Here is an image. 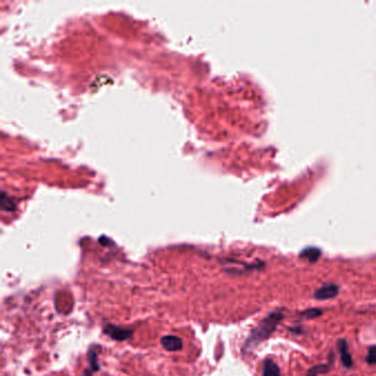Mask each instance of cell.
Returning <instances> with one entry per match:
<instances>
[{
    "instance_id": "1",
    "label": "cell",
    "mask_w": 376,
    "mask_h": 376,
    "mask_svg": "<svg viewBox=\"0 0 376 376\" xmlns=\"http://www.w3.org/2000/svg\"><path fill=\"white\" fill-rule=\"evenodd\" d=\"M282 319V313L281 312H272L268 314L264 320L259 322V325L257 326L254 330L251 332V334L246 340L245 343V350H252L255 348L259 343L264 342L265 340H267L270 335L273 334V332L276 329V327L279 325V322Z\"/></svg>"
},
{
    "instance_id": "2",
    "label": "cell",
    "mask_w": 376,
    "mask_h": 376,
    "mask_svg": "<svg viewBox=\"0 0 376 376\" xmlns=\"http://www.w3.org/2000/svg\"><path fill=\"white\" fill-rule=\"evenodd\" d=\"M104 333L108 335L109 338L114 341H125L128 340L129 338H132L134 334V330L130 329V328H122V327H117L111 325L108 323L104 327Z\"/></svg>"
},
{
    "instance_id": "3",
    "label": "cell",
    "mask_w": 376,
    "mask_h": 376,
    "mask_svg": "<svg viewBox=\"0 0 376 376\" xmlns=\"http://www.w3.org/2000/svg\"><path fill=\"white\" fill-rule=\"evenodd\" d=\"M339 294V287L334 285V283H328L319 288V289L314 292V298L318 300H328L338 296Z\"/></svg>"
},
{
    "instance_id": "4",
    "label": "cell",
    "mask_w": 376,
    "mask_h": 376,
    "mask_svg": "<svg viewBox=\"0 0 376 376\" xmlns=\"http://www.w3.org/2000/svg\"><path fill=\"white\" fill-rule=\"evenodd\" d=\"M160 343L164 350L170 352L180 351L183 348L182 340L177 335H164L161 338Z\"/></svg>"
},
{
    "instance_id": "5",
    "label": "cell",
    "mask_w": 376,
    "mask_h": 376,
    "mask_svg": "<svg viewBox=\"0 0 376 376\" xmlns=\"http://www.w3.org/2000/svg\"><path fill=\"white\" fill-rule=\"evenodd\" d=\"M338 348H339V352H340V355H341V362H342V364L347 367V369H350V367H351L353 364V361H352L351 354H350V352H349L348 342L343 339L339 340Z\"/></svg>"
},
{
    "instance_id": "6",
    "label": "cell",
    "mask_w": 376,
    "mask_h": 376,
    "mask_svg": "<svg viewBox=\"0 0 376 376\" xmlns=\"http://www.w3.org/2000/svg\"><path fill=\"white\" fill-rule=\"evenodd\" d=\"M263 376H281V369L272 358H266L264 361Z\"/></svg>"
},
{
    "instance_id": "7",
    "label": "cell",
    "mask_w": 376,
    "mask_h": 376,
    "mask_svg": "<svg viewBox=\"0 0 376 376\" xmlns=\"http://www.w3.org/2000/svg\"><path fill=\"white\" fill-rule=\"evenodd\" d=\"M321 256V251L316 247H308L300 253L301 258L307 259L310 263H314Z\"/></svg>"
},
{
    "instance_id": "8",
    "label": "cell",
    "mask_w": 376,
    "mask_h": 376,
    "mask_svg": "<svg viewBox=\"0 0 376 376\" xmlns=\"http://www.w3.org/2000/svg\"><path fill=\"white\" fill-rule=\"evenodd\" d=\"M89 364H90V371L91 372L99 371L97 352H96L94 349H91L90 352H89Z\"/></svg>"
},
{
    "instance_id": "9",
    "label": "cell",
    "mask_w": 376,
    "mask_h": 376,
    "mask_svg": "<svg viewBox=\"0 0 376 376\" xmlns=\"http://www.w3.org/2000/svg\"><path fill=\"white\" fill-rule=\"evenodd\" d=\"M328 371H329V365L319 364L316 366H312L311 369L308 371L307 376H317L319 374H325Z\"/></svg>"
},
{
    "instance_id": "10",
    "label": "cell",
    "mask_w": 376,
    "mask_h": 376,
    "mask_svg": "<svg viewBox=\"0 0 376 376\" xmlns=\"http://www.w3.org/2000/svg\"><path fill=\"white\" fill-rule=\"evenodd\" d=\"M321 314H322V311L320 309H308L301 313V316L308 319H314V318L320 317Z\"/></svg>"
},
{
    "instance_id": "11",
    "label": "cell",
    "mask_w": 376,
    "mask_h": 376,
    "mask_svg": "<svg viewBox=\"0 0 376 376\" xmlns=\"http://www.w3.org/2000/svg\"><path fill=\"white\" fill-rule=\"evenodd\" d=\"M366 362L370 365H376V347H370L369 352H367Z\"/></svg>"
},
{
    "instance_id": "12",
    "label": "cell",
    "mask_w": 376,
    "mask_h": 376,
    "mask_svg": "<svg viewBox=\"0 0 376 376\" xmlns=\"http://www.w3.org/2000/svg\"><path fill=\"white\" fill-rule=\"evenodd\" d=\"M92 373H93V372H91L90 370H86L84 373H83L82 376H93V375H92Z\"/></svg>"
}]
</instances>
